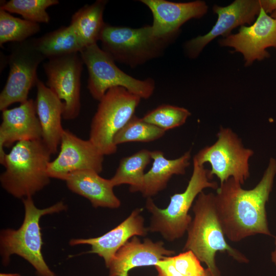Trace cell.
Returning a JSON list of instances; mask_svg holds the SVG:
<instances>
[{"label": "cell", "instance_id": "30bf717a", "mask_svg": "<svg viewBox=\"0 0 276 276\" xmlns=\"http://www.w3.org/2000/svg\"><path fill=\"white\" fill-rule=\"evenodd\" d=\"M45 58L37 49L35 38L16 43L8 57L9 74L0 94L2 111L15 103L28 100L30 90L38 80L37 69Z\"/></svg>", "mask_w": 276, "mask_h": 276}, {"label": "cell", "instance_id": "ffe728a7", "mask_svg": "<svg viewBox=\"0 0 276 276\" xmlns=\"http://www.w3.org/2000/svg\"><path fill=\"white\" fill-rule=\"evenodd\" d=\"M65 182L70 190L87 199L95 208L117 209L121 205L110 179L101 177L95 171L76 172L69 176Z\"/></svg>", "mask_w": 276, "mask_h": 276}, {"label": "cell", "instance_id": "4fadbf2b", "mask_svg": "<svg viewBox=\"0 0 276 276\" xmlns=\"http://www.w3.org/2000/svg\"><path fill=\"white\" fill-rule=\"evenodd\" d=\"M221 47H231L242 54L245 65L270 56L267 49L276 48V19L261 8L253 24L240 27L238 32L223 37L218 41Z\"/></svg>", "mask_w": 276, "mask_h": 276}, {"label": "cell", "instance_id": "83f0119b", "mask_svg": "<svg viewBox=\"0 0 276 276\" xmlns=\"http://www.w3.org/2000/svg\"><path fill=\"white\" fill-rule=\"evenodd\" d=\"M191 114L185 108L163 104L148 112L142 119L166 131L184 124Z\"/></svg>", "mask_w": 276, "mask_h": 276}, {"label": "cell", "instance_id": "603a6c76", "mask_svg": "<svg viewBox=\"0 0 276 276\" xmlns=\"http://www.w3.org/2000/svg\"><path fill=\"white\" fill-rule=\"evenodd\" d=\"M35 42L39 52L48 59L79 53L84 48L71 25L35 38Z\"/></svg>", "mask_w": 276, "mask_h": 276}, {"label": "cell", "instance_id": "9c48e42d", "mask_svg": "<svg viewBox=\"0 0 276 276\" xmlns=\"http://www.w3.org/2000/svg\"><path fill=\"white\" fill-rule=\"evenodd\" d=\"M218 139L213 145L200 150L193 157L199 165L210 164V177L216 176L223 183L230 178L243 185L250 176L249 160L254 155L231 129L221 126Z\"/></svg>", "mask_w": 276, "mask_h": 276}, {"label": "cell", "instance_id": "3957f363", "mask_svg": "<svg viewBox=\"0 0 276 276\" xmlns=\"http://www.w3.org/2000/svg\"><path fill=\"white\" fill-rule=\"evenodd\" d=\"M51 155L42 140L16 143L2 165V188L17 198L32 197L50 183L47 169Z\"/></svg>", "mask_w": 276, "mask_h": 276}, {"label": "cell", "instance_id": "f546056e", "mask_svg": "<svg viewBox=\"0 0 276 276\" xmlns=\"http://www.w3.org/2000/svg\"><path fill=\"white\" fill-rule=\"evenodd\" d=\"M261 8L267 13H272L276 9V0H260Z\"/></svg>", "mask_w": 276, "mask_h": 276}, {"label": "cell", "instance_id": "ac0fdd59", "mask_svg": "<svg viewBox=\"0 0 276 276\" xmlns=\"http://www.w3.org/2000/svg\"><path fill=\"white\" fill-rule=\"evenodd\" d=\"M137 237H133L116 252L108 267L109 276H129L132 269L155 266L159 261L175 252L166 248L162 241L146 238L141 242Z\"/></svg>", "mask_w": 276, "mask_h": 276}, {"label": "cell", "instance_id": "4dcf8cb0", "mask_svg": "<svg viewBox=\"0 0 276 276\" xmlns=\"http://www.w3.org/2000/svg\"><path fill=\"white\" fill-rule=\"evenodd\" d=\"M275 249L271 253V260L272 262L274 264L275 266H276V237L275 238Z\"/></svg>", "mask_w": 276, "mask_h": 276}, {"label": "cell", "instance_id": "5bb4252c", "mask_svg": "<svg viewBox=\"0 0 276 276\" xmlns=\"http://www.w3.org/2000/svg\"><path fill=\"white\" fill-rule=\"evenodd\" d=\"M261 8L260 0H236L224 7L214 5L213 11L218 16L215 24L208 33L198 36L185 43L187 55L191 58H195L215 38L226 37L235 28L251 24L259 15Z\"/></svg>", "mask_w": 276, "mask_h": 276}, {"label": "cell", "instance_id": "52a82bcc", "mask_svg": "<svg viewBox=\"0 0 276 276\" xmlns=\"http://www.w3.org/2000/svg\"><path fill=\"white\" fill-rule=\"evenodd\" d=\"M141 100L125 88L114 87L99 101L91 122L89 140L103 155L117 152L114 137L134 115Z\"/></svg>", "mask_w": 276, "mask_h": 276}, {"label": "cell", "instance_id": "f1b7e54d", "mask_svg": "<svg viewBox=\"0 0 276 276\" xmlns=\"http://www.w3.org/2000/svg\"><path fill=\"white\" fill-rule=\"evenodd\" d=\"M170 257H165L155 265L157 276H184L174 266Z\"/></svg>", "mask_w": 276, "mask_h": 276}, {"label": "cell", "instance_id": "d4e9b609", "mask_svg": "<svg viewBox=\"0 0 276 276\" xmlns=\"http://www.w3.org/2000/svg\"><path fill=\"white\" fill-rule=\"evenodd\" d=\"M40 30L39 24L14 17L0 9V46L9 41L23 42Z\"/></svg>", "mask_w": 276, "mask_h": 276}, {"label": "cell", "instance_id": "836d02e7", "mask_svg": "<svg viewBox=\"0 0 276 276\" xmlns=\"http://www.w3.org/2000/svg\"><path fill=\"white\" fill-rule=\"evenodd\" d=\"M270 16L272 18L276 19V9L271 13Z\"/></svg>", "mask_w": 276, "mask_h": 276}, {"label": "cell", "instance_id": "4316f807", "mask_svg": "<svg viewBox=\"0 0 276 276\" xmlns=\"http://www.w3.org/2000/svg\"><path fill=\"white\" fill-rule=\"evenodd\" d=\"M58 3L57 0H10L4 3L0 9L18 14L29 21L48 23L50 18L46 9Z\"/></svg>", "mask_w": 276, "mask_h": 276}, {"label": "cell", "instance_id": "277c9868", "mask_svg": "<svg viewBox=\"0 0 276 276\" xmlns=\"http://www.w3.org/2000/svg\"><path fill=\"white\" fill-rule=\"evenodd\" d=\"M193 163V173L186 189L171 196L167 208H158L151 198H147L146 202V208L151 215L149 231L159 233L169 242L181 238L187 232L192 220L189 211L198 195L204 189L219 187L210 177L209 170L194 159Z\"/></svg>", "mask_w": 276, "mask_h": 276}, {"label": "cell", "instance_id": "d6a6232c", "mask_svg": "<svg viewBox=\"0 0 276 276\" xmlns=\"http://www.w3.org/2000/svg\"><path fill=\"white\" fill-rule=\"evenodd\" d=\"M205 276H214V275L208 269L206 268Z\"/></svg>", "mask_w": 276, "mask_h": 276}, {"label": "cell", "instance_id": "d6986e66", "mask_svg": "<svg viewBox=\"0 0 276 276\" xmlns=\"http://www.w3.org/2000/svg\"><path fill=\"white\" fill-rule=\"evenodd\" d=\"M35 102L36 114L42 131L41 140L52 154H56L64 131L61 124L63 105L62 101L38 80Z\"/></svg>", "mask_w": 276, "mask_h": 276}, {"label": "cell", "instance_id": "8992f818", "mask_svg": "<svg viewBox=\"0 0 276 276\" xmlns=\"http://www.w3.org/2000/svg\"><path fill=\"white\" fill-rule=\"evenodd\" d=\"M173 39L156 37L151 26L139 28L105 24L99 40L114 61L134 68L161 56Z\"/></svg>", "mask_w": 276, "mask_h": 276}, {"label": "cell", "instance_id": "484cf974", "mask_svg": "<svg viewBox=\"0 0 276 276\" xmlns=\"http://www.w3.org/2000/svg\"><path fill=\"white\" fill-rule=\"evenodd\" d=\"M165 132L134 115L117 132L113 142L117 146L129 142H150L162 137Z\"/></svg>", "mask_w": 276, "mask_h": 276}, {"label": "cell", "instance_id": "8fae6325", "mask_svg": "<svg viewBox=\"0 0 276 276\" xmlns=\"http://www.w3.org/2000/svg\"><path fill=\"white\" fill-rule=\"evenodd\" d=\"M83 62L79 53L48 59L43 64L46 86L62 101V118L73 120L81 108V75Z\"/></svg>", "mask_w": 276, "mask_h": 276}, {"label": "cell", "instance_id": "cb8c5ba5", "mask_svg": "<svg viewBox=\"0 0 276 276\" xmlns=\"http://www.w3.org/2000/svg\"><path fill=\"white\" fill-rule=\"evenodd\" d=\"M152 160L151 151L141 149L137 152L122 158L110 180L114 187L129 185L131 192H140L145 176L144 171Z\"/></svg>", "mask_w": 276, "mask_h": 276}, {"label": "cell", "instance_id": "e0dca14e", "mask_svg": "<svg viewBox=\"0 0 276 276\" xmlns=\"http://www.w3.org/2000/svg\"><path fill=\"white\" fill-rule=\"evenodd\" d=\"M143 209L136 208L116 227L102 236L87 239H73L72 246L87 244L91 246L90 253L102 258L108 267L118 250L134 236H145L149 231L144 225L142 215Z\"/></svg>", "mask_w": 276, "mask_h": 276}, {"label": "cell", "instance_id": "2e32d148", "mask_svg": "<svg viewBox=\"0 0 276 276\" xmlns=\"http://www.w3.org/2000/svg\"><path fill=\"white\" fill-rule=\"evenodd\" d=\"M42 131L33 99L2 111L0 125V163L7 153L5 147L21 141L41 140Z\"/></svg>", "mask_w": 276, "mask_h": 276}, {"label": "cell", "instance_id": "9a60e30c", "mask_svg": "<svg viewBox=\"0 0 276 276\" xmlns=\"http://www.w3.org/2000/svg\"><path fill=\"white\" fill-rule=\"evenodd\" d=\"M151 11V25L154 35L157 38L174 39L180 28L187 21L200 18L207 12L205 2L195 1L176 3L166 0H141Z\"/></svg>", "mask_w": 276, "mask_h": 276}, {"label": "cell", "instance_id": "1f68e13d", "mask_svg": "<svg viewBox=\"0 0 276 276\" xmlns=\"http://www.w3.org/2000/svg\"><path fill=\"white\" fill-rule=\"evenodd\" d=\"M0 276H21L16 273H2L0 274Z\"/></svg>", "mask_w": 276, "mask_h": 276}, {"label": "cell", "instance_id": "44dd1931", "mask_svg": "<svg viewBox=\"0 0 276 276\" xmlns=\"http://www.w3.org/2000/svg\"><path fill=\"white\" fill-rule=\"evenodd\" d=\"M153 159L150 169L145 174L140 191L143 196L151 198L164 190L171 178L174 175H184L190 165L191 151L185 152L175 159H169L160 150L151 151Z\"/></svg>", "mask_w": 276, "mask_h": 276}, {"label": "cell", "instance_id": "7402d4cb", "mask_svg": "<svg viewBox=\"0 0 276 276\" xmlns=\"http://www.w3.org/2000/svg\"><path fill=\"white\" fill-rule=\"evenodd\" d=\"M107 1L98 0L83 6L72 16L71 25L79 37L84 48L97 43L105 25L104 11Z\"/></svg>", "mask_w": 276, "mask_h": 276}, {"label": "cell", "instance_id": "6da1fadb", "mask_svg": "<svg viewBox=\"0 0 276 276\" xmlns=\"http://www.w3.org/2000/svg\"><path fill=\"white\" fill-rule=\"evenodd\" d=\"M276 175V159L271 157L262 178L250 190L230 178L216 190L215 205L225 236L237 242L251 236H271L266 204Z\"/></svg>", "mask_w": 276, "mask_h": 276}, {"label": "cell", "instance_id": "7a4b0ae2", "mask_svg": "<svg viewBox=\"0 0 276 276\" xmlns=\"http://www.w3.org/2000/svg\"><path fill=\"white\" fill-rule=\"evenodd\" d=\"M192 208L194 216L187 231L183 251H192L214 276H221L215 261L218 251L227 253L240 263L249 262L245 256L227 243L217 212L215 194L201 192Z\"/></svg>", "mask_w": 276, "mask_h": 276}, {"label": "cell", "instance_id": "5b68a950", "mask_svg": "<svg viewBox=\"0 0 276 276\" xmlns=\"http://www.w3.org/2000/svg\"><path fill=\"white\" fill-rule=\"evenodd\" d=\"M25 217L17 229H3L0 235V253L7 264L12 255H17L31 264L40 276H56L46 264L42 255V241L39 221L44 215L59 213L66 209L63 201L45 209L35 205L32 197L22 199Z\"/></svg>", "mask_w": 276, "mask_h": 276}, {"label": "cell", "instance_id": "7c38bea8", "mask_svg": "<svg viewBox=\"0 0 276 276\" xmlns=\"http://www.w3.org/2000/svg\"><path fill=\"white\" fill-rule=\"evenodd\" d=\"M104 156L89 139L83 140L64 129L59 153L49 162L47 172L50 178L65 181L71 174L80 171L90 170L100 174Z\"/></svg>", "mask_w": 276, "mask_h": 276}, {"label": "cell", "instance_id": "ba28073f", "mask_svg": "<svg viewBox=\"0 0 276 276\" xmlns=\"http://www.w3.org/2000/svg\"><path fill=\"white\" fill-rule=\"evenodd\" d=\"M79 54L88 70L87 88L95 99L99 101L114 87L125 88L141 99H148L153 94L155 85L153 79L140 80L127 74L97 43L84 47Z\"/></svg>", "mask_w": 276, "mask_h": 276}]
</instances>
